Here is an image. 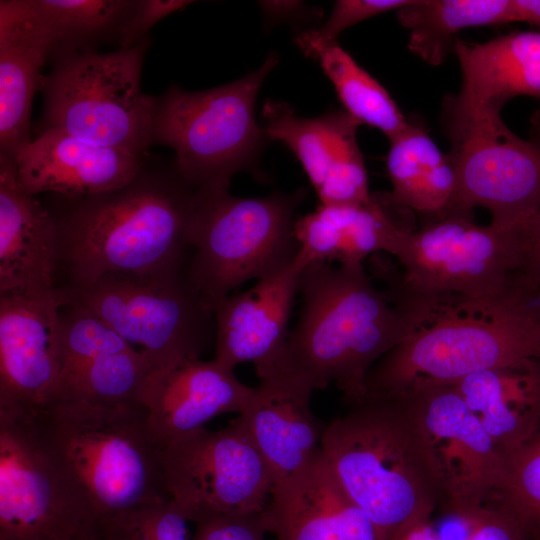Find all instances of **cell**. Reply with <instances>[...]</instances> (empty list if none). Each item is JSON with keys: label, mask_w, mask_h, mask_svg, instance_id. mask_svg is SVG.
Segmentation results:
<instances>
[{"label": "cell", "mask_w": 540, "mask_h": 540, "mask_svg": "<svg viewBox=\"0 0 540 540\" xmlns=\"http://www.w3.org/2000/svg\"><path fill=\"white\" fill-rule=\"evenodd\" d=\"M149 155L99 146L55 129L39 131L15 162L24 189L73 199L116 189L131 181Z\"/></svg>", "instance_id": "20"}, {"label": "cell", "mask_w": 540, "mask_h": 540, "mask_svg": "<svg viewBox=\"0 0 540 540\" xmlns=\"http://www.w3.org/2000/svg\"><path fill=\"white\" fill-rule=\"evenodd\" d=\"M65 199L68 206L53 214L68 287L87 286L108 273L186 270L197 190L174 162L148 158L116 189Z\"/></svg>", "instance_id": "2"}, {"label": "cell", "mask_w": 540, "mask_h": 540, "mask_svg": "<svg viewBox=\"0 0 540 540\" xmlns=\"http://www.w3.org/2000/svg\"><path fill=\"white\" fill-rule=\"evenodd\" d=\"M145 39L113 52L54 54L43 76L40 131L55 129L99 146L148 155L156 99L141 89Z\"/></svg>", "instance_id": "7"}, {"label": "cell", "mask_w": 540, "mask_h": 540, "mask_svg": "<svg viewBox=\"0 0 540 540\" xmlns=\"http://www.w3.org/2000/svg\"><path fill=\"white\" fill-rule=\"evenodd\" d=\"M451 385L505 460L540 423V358L475 373Z\"/></svg>", "instance_id": "26"}, {"label": "cell", "mask_w": 540, "mask_h": 540, "mask_svg": "<svg viewBox=\"0 0 540 540\" xmlns=\"http://www.w3.org/2000/svg\"><path fill=\"white\" fill-rule=\"evenodd\" d=\"M233 370L215 359H185L155 370L139 400L155 438L165 446L205 428L218 415L240 414L254 388L242 383Z\"/></svg>", "instance_id": "19"}, {"label": "cell", "mask_w": 540, "mask_h": 540, "mask_svg": "<svg viewBox=\"0 0 540 540\" xmlns=\"http://www.w3.org/2000/svg\"><path fill=\"white\" fill-rule=\"evenodd\" d=\"M540 540V423L532 435L506 459L504 482L494 499Z\"/></svg>", "instance_id": "32"}, {"label": "cell", "mask_w": 540, "mask_h": 540, "mask_svg": "<svg viewBox=\"0 0 540 540\" xmlns=\"http://www.w3.org/2000/svg\"><path fill=\"white\" fill-rule=\"evenodd\" d=\"M399 227L373 197L368 203L322 205L295 221L294 233L309 262L363 264L370 255L388 253Z\"/></svg>", "instance_id": "27"}, {"label": "cell", "mask_w": 540, "mask_h": 540, "mask_svg": "<svg viewBox=\"0 0 540 540\" xmlns=\"http://www.w3.org/2000/svg\"><path fill=\"white\" fill-rule=\"evenodd\" d=\"M296 44L302 52L317 60L333 84L348 113L359 124H366L392 138L403 132L409 121L388 91L336 42H324L311 30L301 33Z\"/></svg>", "instance_id": "28"}, {"label": "cell", "mask_w": 540, "mask_h": 540, "mask_svg": "<svg viewBox=\"0 0 540 540\" xmlns=\"http://www.w3.org/2000/svg\"><path fill=\"white\" fill-rule=\"evenodd\" d=\"M531 139L540 143V108L531 117Z\"/></svg>", "instance_id": "42"}, {"label": "cell", "mask_w": 540, "mask_h": 540, "mask_svg": "<svg viewBox=\"0 0 540 540\" xmlns=\"http://www.w3.org/2000/svg\"><path fill=\"white\" fill-rule=\"evenodd\" d=\"M304 197L303 189L256 198L197 190L186 275L208 311L243 283L294 260V216Z\"/></svg>", "instance_id": "6"}, {"label": "cell", "mask_w": 540, "mask_h": 540, "mask_svg": "<svg viewBox=\"0 0 540 540\" xmlns=\"http://www.w3.org/2000/svg\"><path fill=\"white\" fill-rule=\"evenodd\" d=\"M150 506L100 520L98 540H156L150 521Z\"/></svg>", "instance_id": "37"}, {"label": "cell", "mask_w": 540, "mask_h": 540, "mask_svg": "<svg viewBox=\"0 0 540 540\" xmlns=\"http://www.w3.org/2000/svg\"><path fill=\"white\" fill-rule=\"evenodd\" d=\"M389 141L386 167L393 188L390 199L423 215L446 189L444 154L415 122L409 121L407 128Z\"/></svg>", "instance_id": "30"}, {"label": "cell", "mask_w": 540, "mask_h": 540, "mask_svg": "<svg viewBox=\"0 0 540 540\" xmlns=\"http://www.w3.org/2000/svg\"><path fill=\"white\" fill-rule=\"evenodd\" d=\"M48 29L54 54L94 51L104 42H117L136 0H29Z\"/></svg>", "instance_id": "31"}, {"label": "cell", "mask_w": 540, "mask_h": 540, "mask_svg": "<svg viewBox=\"0 0 540 540\" xmlns=\"http://www.w3.org/2000/svg\"><path fill=\"white\" fill-rule=\"evenodd\" d=\"M163 467L170 500L189 522L258 514L271 497L268 468L239 417L169 442Z\"/></svg>", "instance_id": "13"}, {"label": "cell", "mask_w": 540, "mask_h": 540, "mask_svg": "<svg viewBox=\"0 0 540 540\" xmlns=\"http://www.w3.org/2000/svg\"><path fill=\"white\" fill-rule=\"evenodd\" d=\"M191 540H264L263 512L241 516H211L196 520Z\"/></svg>", "instance_id": "35"}, {"label": "cell", "mask_w": 540, "mask_h": 540, "mask_svg": "<svg viewBox=\"0 0 540 540\" xmlns=\"http://www.w3.org/2000/svg\"><path fill=\"white\" fill-rule=\"evenodd\" d=\"M278 61L270 52L257 70L233 82L202 91L172 84L157 97L153 144L173 149L179 174L196 190H229L232 177L256 163L268 138L255 104Z\"/></svg>", "instance_id": "8"}, {"label": "cell", "mask_w": 540, "mask_h": 540, "mask_svg": "<svg viewBox=\"0 0 540 540\" xmlns=\"http://www.w3.org/2000/svg\"><path fill=\"white\" fill-rule=\"evenodd\" d=\"M532 358H540V341L531 290L511 279L496 299L472 311L446 307L387 353L367 377L365 398L396 397L419 382L453 384Z\"/></svg>", "instance_id": "5"}, {"label": "cell", "mask_w": 540, "mask_h": 540, "mask_svg": "<svg viewBox=\"0 0 540 540\" xmlns=\"http://www.w3.org/2000/svg\"><path fill=\"white\" fill-rule=\"evenodd\" d=\"M520 265L516 274L531 287H540V209L519 225Z\"/></svg>", "instance_id": "38"}, {"label": "cell", "mask_w": 540, "mask_h": 540, "mask_svg": "<svg viewBox=\"0 0 540 540\" xmlns=\"http://www.w3.org/2000/svg\"><path fill=\"white\" fill-rule=\"evenodd\" d=\"M531 304L540 341V287H532Z\"/></svg>", "instance_id": "41"}, {"label": "cell", "mask_w": 540, "mask_h": 540, "mask_svg": "<svg viewBox=\"0 0 540 540\" xmlns=\"http://www.w3.org/2000/svg\"><path fill=\"white\" fill-rule=\"evenodd\" d=\"M411 0H338L325 24L312 34L324 42H336L345 29L391 10H399Z\"/></svg>", "instance_id": "34"}, {"label": "cell", "mask_w": 540, "mask_h": 540, "mask_svg": "<svg viewBox=\"0 0 540 540\" xmlns=\"http://www.w3.org/2000/svg\"><path fill=\"white\" fill-rule=\"evenodd\" d=\"M467 525L464 540H534L498 503H487L457 516Z\"/></svg>", "instance_id": "33"}, {"label": "cell", "mask_w": 540, "mask_h": 540, "mask_svg": "<svg viewBox=\"0 0 540 540\" xmlns=\"http://www.w3.org/2000/svg\"><path fill=\"white\" fill-rule=\"evenodd\" d=\"M460 92L449 99L464 108H494L516 96L540 100V32L518 31L484 43L456 39Z\"/></svg>", "instance_id": "25"}, {"label": "cell", "mask_w": 540, "mask_h": 540, "mask_svg": "<svg viewBox=\"0 0 540 540\" xmlns=\"http://www.w3.org/2000/svg\"><path fill=\"white\" fill-rule=\"evenodd\" d=\"M432 513L418 516L399 529L390 540H443L431 521Z\"/></svg>", "instance_id": "39"}, {"label": "cell", "mask_w": 540, "mask_h": 540, "mask_svg": "<svg viewBox=\"0 0 540 540\" xmlns=\"http://www.w3.org/2000/svg\"><path fill=\"white\" fill-rule=\"evenodd\" d=\"M263 117L267 138L282 142L297 156L320 204H363L372 200L356 138L359 123L348 113L336 110L305 118L289 104L268 99Z\"/></svg>", "instance_id": "16"}, {"label": "cell", "mask_w": 540, "mask_h": 540, "mask_svg": "<svg viewBox=\"0 0 540 540\" xmlns=\"http://www.w3.org/2000/svg\"><path fill=\"white\" fill-rule=\"evenodd\" d=\"M85 540H98L97 533L94 536H92V537H90L88 539H85Z\"/></svg>", "instance_id": "43"}, {"label": "cell", "mask_w": 540, "mask_h": 540, "mask_svg": "<svg viewBox=\"0 0 540 540\" xmlns=\"http://www.w3.org/2000/svg\"><path fill=\"white\" fill-rule=\"evenodd\" d=\"M65 302L95 314L155 370L185 359H199L214 314L190 284L186 270L108 273L83 287H61Z\"/></svg>", "instance_id": "9"}, {"label": "cell", "mask_w": 540, "mask_h": 540, "mask_svg": "<svg viewBox=\"0 0 540 540\" xmlns=\"http://www.w3.org/2000/svg\"><path fill=\"white\" fill-rule=\"evenodd\" d=\"M299 292L301 312L273 374L313 390L334 383L351 404L364 400L372 368L446 306L401 289H378L363 264L309 262Z\"/></svg>", "instance_id": "1"}, {"label": "cell", "mask_w": 540, "mask_h": 540, "mask_svg": "<svg viewBox=\"0 0 540 540\" xmlns=\"http://www.w3.org/2000/svg\"><path fill=\"white\" fill-rule=\"evenodd\" d=\"M322 451L339 483L390 540L405 524L432 513L442 498L406 403L372 397L327 423Z\"/></svg>", "instance_id": "3"}, {"label": "cell", "mask_w": 540, "mask_h": 540, "mask_svg": "<svg viewBox=\"0 0 540 540\" xmlns=\"http://www.w3.org/2000/svg\"><path fill=\"white\" fill-rule=\"evenodd\" d=\"M59 264L54 214L24 189L15 160L0 156V293L53 290Z\"/></svg>", "instance_id": "23"}, {"label": "cell", "mask_w": 540, "mask_h": 540, "mask_svg": "<svg viewBox=\"0 0 540 540\" xmlns=\"http://www.w3.org/2000/svg\"><path fill=\"white\" fill-rule=\"evenodd\" d=\"M313 389L283 374L261 379L239 418L261 454L272 489L304 470L321 451L327 423L311 409Z\"/></svg>", "instance_id": "21"}, {"label": "cell", "mask_w": 540, "mask_h": 540, "mask_svg": "<svg viewBox=\"0 0 540 540\" xmlns=\"http://www.w3.org/2000/svg\"><path fill=\"white\" fill-rule=\"evenodd\" d=\"M263 520L277 540H381L339 483L322 448L304 470L272 489Z\"/></svg>", "instance_id": "22"}, {"label": "cell", "mask_w": 540, "mask_h": 540, "mask_svg": "<svg viewBox=\"0 0 540 540\" xmlns=\"http://www.w3.org/2000/svg\"><path fill=\"white\" fill-rule=\"evenodd\" d=\"M60 315L63 368L55 400L139 401L155 371L149 358L86 309L65 303Z\"/></svg>", "instance_id": "18"}, {"label": "cell", "mask_w": 540, "mask_h": 540, "mask_svg": "<svg viewBox=\"0 0 540 540\" xmlns=\"http://www.w3.org/2000/svg\"><path fill=\"white\" fill-rule=\"evenodd\" d=\"M60 288L0 293V412L38 417L55 400L63 368Z\"/></svg>", "instance_id": "15"}, {"label": "cell", "mask_w": 540, "mask_h": 540, "mask_svg": "<svg viewBox=\"0 0 540 540\" xmlns=\"http://www.w3.org/2000/svg\"><path fill=\"white\" fill-rule=\"evenodd\" d=\"M187 0H136L118 40L121 49L147 39L151 28L166 16L191 4Z\"/></svg>", "instance_id": "36"}, {"label": "cell", "mask_w": 540, "mask_h": 540, "mask_svg": "<svg viewBox=\"0 0 540 540\" xmlns=\"http://www.w3.org/2000/svg\"><path fill=\"white\" fill-rule=\"evenodd\" d=\"M510 0H411L397 10L410 32L408 48L432 66L442 64L463 29L510 23Z\"/></svg>", "instance_id": "29"}, {"label": "cell", "mask_w": 540, "mask_h": 540, "mask_svg": "<svg viewBox=\"0 0 540 540\" xmlns=\"http://www.w3.org/2000/svg\"><path fill=\"white\" fill-rule=\"evenodd\" d=\"M308 263L299 251L287 266L220 303L214 313L217 362L230 369L252 363L260 380L274 373L289 335L288 323L300 278Z\"/></svg>", "instance_id": "17"}, {"label": "cell", "mask_w": 540, "mask_h": 540, "mask_svg": "<svg viewBox=\"0 0 540 540\" xmlns=\"http://www.w3.org/2000/svg\"><path fill=\"white\" fill-rule=\"evenodd\" d=\"M518 227L476 224L452 214L416 231L399 228L388 251L402 266V287L414 295L479 304L502 295L520 265Z\"/></svg>", "instance_id": "10"}, {"label": "cell", "mask_w": 540, "mask_h": 540, "mask_svg": "<svg viewBox=\"0 0 540 540\" xmlns=\"http://www.w3.org/2000/svg\"><path fill=\"white\" fill-rule=\"evenodd\" d=\"M97 527L37 421L0 412V540H85Z\"/></svg>", "instance_id": "11"}, {"label": "cell", "mask_w": 540, "mask_h": 540, "mask_svg": "<svg viewBox=\"0 0 540 540\" xmlns=\"http://www.w3.org/2000/svg\"><path fill=\"white\" fill-rule=\"evenodd\" d=\"M98 522L170 500L163 449L139 401L57 398L38 417Z\"/></svg>", "instance_id": "4"}, {"label": "cell", "mask_w": 540, "mask_h": 540, "mask_svg": "<svg viewBox=\"0 0 540 540\" xmlns=\"http://www.w3.org/2000/svg\"><path fill=\"white\" fill-rule=\"evenodd\" d=\"M52 50V37L29 0L0 1V156L15 160L32 140V102Z\"/></svg>", "instance_id": "24"}, {"label": "cell", "mask_w": 540, "mask_h": 540, "mask_svg": "<svg viewBox=\"0 0 540 540\" xmlns=\"http://www.w3.org/2000/svg\"><path fill=\"white\" fill-rule=\"evenodd\" d=\"M395 398L408 406L452 512L458 516L494 500L506 460L457 389L419 382Z\"/></svg>", "instance_id": "14"}, {"label": "cell", "mask_w": 540, "mask_h": 540, "mask_svg": "<svg viewBox=\"0 0 540 540\" xmlns=\"http://www.w3.org/2000/svg\"><path fill=\"white\" fill-rule=\"evenodd\" d=\"M510 22H525L540 32V0H510Z\"/></svg>", "instance_id": "40"}, {"label": "cell", "mask_w": 540, "mask_h": 540, "mask_svg": "<svg viewBox=\"0 0 540 540\" xmlns=\"http://www.w3.org/2000/svg\"><path fill=\"white\" fill-rule=\"evenodd\" d=\"M462 208L483 207L491 226L511 229L540 209V143L512 132L494 108H464L445 100Z\"/></svg>", "instance_id": "12"}]
</instances>
